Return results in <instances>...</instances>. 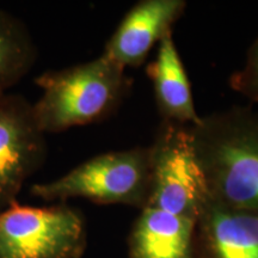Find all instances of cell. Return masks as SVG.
<instances>
[{
  "label": "cell",
  "mask_w": 258,
  "mask_h": 258,
  "mask_svg": "<svg viewBox=\"0 0 258 258\" xmlns=\"http://www.w3.org/2000/svg\"><path fill=\"white\" fill-rule=\"evenodd\" d=\"M208 198L258 213V110L233 105L189 125Z\"/></svg>",
  "instance_id": "6da1fadb"
},
{
  "label": "cell",
  "mask_w": 258,
  "mask_h": 258,
  "mask_svg": "<svg viewBox=\"0 0 258 258\" xmlns=\"http://www.w3.org/2000/svg\"><path fill=\"white\" fill-rule=\"evenodd\" d=\"M43 90L32 104L44 134L108 120L131 92L133 79L104 54L63 70L46 71L35 78Z\"/></svg>",
  "instance_id": "7a4b0ae2"
},
{
  "label": "cell",
  "mask_w": 258,
  "mask_h": 258,
  "mask_svg": "<svg viewBox=\"0 0 258 258\" xmlns=\"http://www.w3.org/2000/svg\"><path fill=\"white\" fill-rule=\"evenodd\" d=\"M151 188V148L138 146L93 157L51 182L35 183L30 194L44 201L82 198L98 205L117 203L144 209Z\"/></svg>",
  "instance_id": "3957f363"
},
{
  "label": "cell",
  "mask_w": 258,
  "mask_h": 258,
  "mask_svg": "<svg viewBox=\"0 0 258 258\" xmlns=\"http://www.w3.org/2000/svg\"><path fill=\"white\" fill-rule=\"evenodd\" d=\"M85 247L83 215L64 202L0 211V258H79Z\"/></svg>",
  "instance_id": "277c9868"
},
{
  "label": "cell",
  "mask_w": 258,
  "mask_h": 258,
  "mask_svg": "<svg viewBox=\"0 0 258 258\" xmlns=\"http://www.w3.org/2000/svg\"><path fill=\"white\" fill-rule=\"evenodd\" d=\"M150 148L152 188L147 207L198 220L208 192L189 125L161 121Z\"/></svg>",
  "instance_id": "5b68a950"
},
{
  "label": "cell",
  "mask_w": 258,
  "mask_h": 258,
  "mask_svg": "<svg viewBox=\"0 0 258 258\" xmlns=\"http://www.w3.org/2000/svg\"><path fill=\"white\" fill-rule=\"evenodd\" d=\"M47 148L31 103L18 93H0V211L17 201L25 180L46 161Z\"/></svg>",
  "instance_id": "8992f818"
},
{
  "label": "cell",
  "mask_w": 258,
  "mask_h": 258,
  "mask_svg": "<svg viewBox=\"0 0 258 258\" xmlns=\"http://www.w3.org/2000/svg\"><path fill=\"white\" fill-rule=\"evenodd\" d=\"M185 0H141L125 14L102 54L123 69L144 63L154 44L172 32Z\"/></svg>",
  "instance_id": "52a82bcc"
},
{
  "label": "cell",
  "mask_w": 258,
  "mask_h": 258,
  "mask_svg": "<svg viewBox=\"0 0 258 258\" xmlns=\"http://www.w3.org/2000/svg\"><path fill=\"white\" fill-rule=\"evenodd\" d=\"M195 258H258V213L208 198L196 220Z\"/></svg>",
  "instance_id": "ba28073f"
},
{
  "label": "cell",
  "mask_w": 258,
  "mask_h": 258,
  "mask_svg": "<svg viewBox=\"0 0 258 258\" xmlns=\"http://www.w3.org/2000/svg\"><path fill=\"white\" fill-rule=\"evenodd\" d=\"M196 220L141 209L129 237L131 258H195Z\"/></svg>",
  "instance_id": "9c48e42d"
},
{
  "label": "cell",
  "mask_w": 258,
  "mask_h": 258,
  "mask_svg": "<svg viewBox=\"0 0 258 258\" xmlns=\"http://www.w3.org/2000/svg\"><path fill=\"white\" fill-rule=\"evenodd\" d=\"M154 98L163 121L198 125L201 117L196 111L189 78L173 41L172 32L158 43L157 55L148 64Z\"/></svg>",
  "instance_id": "30bf717a"
},
{
  "label": "cell",
  "mask_w": 258,
  "mask_h": 258,
  "mask_svg": "<svg viewBox=\"0 0 258 258\" xmlns=\"http://www.w3.org/2000/svg\"><path fill=\"white\" fill-rule=\"evenodd\" d=\"M36 59L37 48L27 25L0 9V93L23 78Z\"/></svg>",
  "instance_id": "8fae6325"
},
{
  "label": "cell",
  "mask_w": 258,
  "mask_h": 258,
  "mask_svg": "<svg viewBox=\"0 0 258 258\" xmlns=\"http://www.w3.org/2000/svg\"><path fill=\"white\" fill-rule=\"evenodd\" d=\"M231 89L251 103H258V36L247 50L244 66L228 79Z\"/></svg>",
  "instance_id": "7c38bea8"
}]
</instances>
